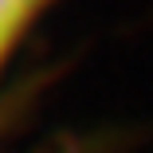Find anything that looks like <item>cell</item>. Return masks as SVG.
Returning a JSON list of instances; mask_svg holds the SVG:
<instances>
[{
	"instance_id": "cell-1",
	"label": "cell",
	"mask_w": 153,
	"mask_h": 153,
	"mask_svg": "<svg viewBox=\"0 0 153 153\" xmlns=\"http://www.w3.org/2000/svg\"><path fill=\"white\" fill-rule=\"evenodd\" d=\"M55 0H0V67Z\"/></svg>"
}]
</instances>
